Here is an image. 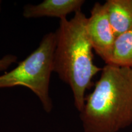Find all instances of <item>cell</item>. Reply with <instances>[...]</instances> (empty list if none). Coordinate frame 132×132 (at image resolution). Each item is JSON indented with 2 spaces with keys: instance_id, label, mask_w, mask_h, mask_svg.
<instances>
[{
  "instance_id": "6da1fadb",
  "label": "cell",
  "mask_w": 132,
  "mask_h": 132,
  "mask_svg": "<svg viewBox=\"0 0 132 132\" xmlns=\"http://www.w3.org/2000/svg\"><path fill=\"white\" fill-rule=\"evenodd\" d=\"M80 112L85 132H119L132 124V67L106 64Z\"/></svg>"
},
{
  "instance_id": "7a4b0ae2",
  "label": "cell",
  "mask_w": 132,
  "mask_h": 132,
  "mask_svg": "<svg viewBox=\"0 0 132 132\" xmlns=\"http://www.w3.org/2000/svg\"><path fill=\"white\" fill-rule=\"evenodd\" d=\"M87 18L81 11L70 20H60L56 31V44L53 70L70 86L74 104L81 112L85 103V92L92 87L94 77L102 69L94 63L92 46L87 35Z\"/></svg>"
},
{
  "instance_id": "3957f363",
  "label": "cell",
  "mask_w": 132,
  "mask_h": 132,
  "mask_svg": "<svg viewBox=\"0 0 132 132\" xmlns=\"http://www.w3.org/2000/svg\"><path fill=\"white\" fill-rule=\"evenodd\" d=\"M56 44L55 32L43 37L39 47L13 70L0 75V89L15 86L29 88L38 97L47 113L52 111V100L49 84L53 72L54 53Z\"/></svg>"
},
{
  "instance_id": "277c9868",
  "label": "cell",
  "mask_w": 132,
  "mask_h": 132,
  "mask_svg": "<svg viewBox=\"0 0 132 132\" xmlns=\"http://www.w3.org/2000/svg\"><path fill=\"white\" fill-rule=\"evenodd\" d=\"M86 29L94 50L106 64H110L116 36L109 21L105 4L95 3L87 19Z\"/></svg>"
},
{
  "instance_id": "5b68a950",
  "label": "cell",
  "mask_w": 132,
  "mask_h": 132,
  "mask_svg": "<svg viewBox=\"0 0 132 132\" xmlns=\"http://www.w3.org/2000/svg\"><path fill=\"white\" fill-rule=\"evenodd\" d=\"M85 2L83 0H45L37 5L24 6L23 15L26 19L50 16L61 20L72 12L81 11Z\"/></svg>"
},
{
  "instance_id": "8992f818",
  "label": "cell",
  "mask_w": 132,
  "mask_h": 132,
  "mask_svg": "<svg viewBox=\"0 0 132 132\" xmlns=\"http://www.w3.org/2000/svg\"><path fill=\"white\" fill-rule=\"evenodd\" d=\"M116 37L132 28V0H107L104 3Z\"/></svg>"
},
{
  "instance_id": "52a82bcc",
  "label": "cell",
  "mask_w": 132,
  "mask_h": 132,
  "mask_svg": "<svg viewBox=\"0 0 132 132\" xmlns=\"http://www.w3.org/2000/svg\"><path fill=\"white\" fill-rule=\"evenodd\" d=\"M108 64L132 67V28L116 37Z\"/></svg>"
},
{
  "instance_id": "ba28073f",
  "label": "cell",
  "mask_w": 132,
  "mask_h": 132,
  "mask_svg": "<svg viewBox=\"0 0 132 132\" xmlns=\"http://www.w3.org/2000/svg\"><path fill=\"white\" fill-rule=\"evenodd\" d=\"M1 1H0V9H1ZM17 60V57L12 54H8L4 56L0 59V72L5 71L8 69L11 64L15 62Z\"/></svg>"
}]
</instances>
